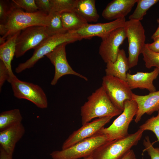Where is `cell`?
I'll list each match as a JSON object with an SVG mask.
<instances>
[{
    "instance_id": "8fae6325",
    "label": "cell",
    "mask_w": 159,
    "mask_h": 159,
    "mask_svg": "<svg viewBox=\"0 0 159 159\" xmlns=\"http://www.w3.org/2000/svg\"><path fill=\"white\" fill-rule=\"evenodd\" d=\"M67 44L65 43L59 45L46 55L54 67V74L51 82L52 85H55L59 78L66 75H73L88 80L87 77L75 71L69 64L66 52Z\"/></svg>"
},
{
    "instance_id": "52a82bcc",
    "label": "cell",
    "mask_w": 159,
    "mask_h": 159,
    "mask_svg": "<svg viewBox=\"0 0 159 159\" xmlns=\"http://www.w3.org/2000/svg\"><path fill=\"white\" fill-rule=\"evenodd\" d=\"M7 81L11 84L15 97L27 100L40 108L47 107L48 103L46 95L38 85L21 81L16 75L9 78Z\"/></svg>"
},
{
    "instance_id": "2e32d148",
    "label": "cell",
    "mask_w": 159,
    "mask_h": 159,
    "mask_svg": "<svg viewBox=\"0 0 159 159\" xmlns=\"http://www.w3.org/2000/svg\"><path fill=\"white\" fill-rule=\"evenodd\" d=\"M159 74V69L157 68L150 72H137L134 74L127 73L126 81L132 90L138 88L152 92L156 91L153 82Z\"/></svg>"
},
{
    "instance_id": "4316f807",
    "label": "cell",
    "mask_w": 159,
    "mask_h": 159,
    "mask_svg": "<svg viewBox=\"0 0 159 159\" xmlns=\"http://www.w3.org/2000/svg\"><path fill=\"white\" fill-rule=\"evenodd\" d=\"M77 0H50L52 11L59 13L74 10Z\"/></svg>"
},
{
    "instance_id": "6da1fadb",
    "label": "cell",
    "mask_w": 159,
    "mask_h": 159,
    "mask_svg": "<svg viewBox=\"0 0 159 159\" xmlns=\"http://www.w3.org/2000/svg\"><path fill=\"white\" fill-rule=\"evenodd\" d=\"M11 1L7 19L4 24L6 33L1 37L3 38L6 40L16 33L30 26H48L49 14L39 10L33 13L24 12Z\"/></svg>"
},
{
    "instance_id": "7402d4cb",
    "label": "cell",
    "mask_w": 159,
    "mask_h": 159,
    "mask_svg": "<svg viewBox=\"0 0 159 159\" xmlns=\"http://www.w3.org/2000/svg\"><path fill=\"white\" fill-rule=\"evenodd\" d=\"M63 25L67 32H75L88 23L74 10L60 13Z\"/></svg>"
},
{
    "instance_id": "ffe728a7",
    "label": "cell",
    "mask_w": 159,
    "mask_h": 159,
    "mask_svg": "<svg viewBox=\"0 0 159 159\" xmlns=\"http://www.w3.org/2000/svg\"><path fill=\"white\" fill-rule=\"evenodd\" d=\"M21 31H19L7 38L5 42L0 46V59L4 64L11 77L15 75L11 68V62L15 56L17 37Z\"/></svg>"
},
{
    "instance_id": "4fadbf2b",
    "label": "cell",
    "mask_w": 159,
    "mask_h": 159,
    "mask_svg": "<svg viewBox=\"0 0 159 159\" xmlns=\"http://www.w3.org/2000/svg\"><path fill=\"white\" fill-rule=\"evenodd\" d=\"M110 116L98 118L82 125L73 132L63 142L62 149L67 148L97 134L112 118Z\"/></svg>"
},
{
    "instance_id": "d590c367",
    "label": "cell",
    "mask_w": 159,
    "mask_h": 159,
    "mask_svg": "<svg viewBox=\"0 0 159 159\" xmlns=\"http://www.w3.org/2000/svg\"><path fill=\"white\" fill-rule=\"evenodd\" d=\"M135 157L134 151L131 149L121 159H133Z\"/></svg>"
},
{
    "instance_id": "7a4b0ae2",
    "label": "cell",
    "mask_w": 159,
    "mask_h": 159,
    "mask_svg": "<svg viewBox=\"0 0 159 159\" xmlns=\"http://www.w3.org/2000/svg\"><path fill=\"white\" fill-rule=\"evenodd\" d=\"M122 111L112 103L101 86L87 98L81 107L80 115L82 125L95 118L119 115Z\"/></svg>"
},
{
    "instance_id": "5bb4252c",
    "label": "cell",
    "mask_w": 159,
    "mask_h": 159,
    "mask_svg": "<svg viewBox=\"0 0 159 159\" xmlns=\"http://www.w3.org/2000/svg\"><path fill=\"white\" fill-rule=\"evenodd\" d=\"M126 21L125 18L105 23L87 24L80 29L74 32L82 39H89L97 36L102 39L114 30L124 27Z\"/></svg>"
},
{
    "instance_id": "484cf974",
    "label": "cell",
    "mask_w": 159,
    "mask_h": 159,
    "mask_svg": "<svg viewBox=\"0 0 159 159\" xmlns=\"http://www.w3.org/2000/svg\"><path fill=\"white\" fill-rule=\"evenodd\" d=\"M141 53L146 68L150 69L154 67L159 69V53L155 52L150 50L145 44Z\"/></svg>"
},
{
    "instance_id": "603a6c76",
    "label": "cell",
    "mask_w": 159,
    "mask_h": 159,
    "mask_svg": "<svg viewBox=\"0 0 159 159\" xmlns=\"http://www.w3.org/2000/svg\"><path fill=\"white\" fill-rule=\"evenodd\" d=\"M22 119L20 111L18 109H14L1 112L0 114V131L21 123Z\"/></svg>"
},
{
    "instance_id": "d6a6232c",
    "label": "cell",
    "mask_w": 159,
    "mask_h": 159,
    "mask_svg": "<svg viewBox=\"0 0 159 159\" xmlns=\"http://www.w3.org/2000/svg\"><path fill=\"white\" fill-rule=\"evenodd\" d=\"M39 10L49 14L52 11L50 0H35Z\"/></svg>"
},
{
    "instance_id": "e0dca14e",
    "label": "cell",
    "mask_w": 159,
    "mask_h": 159,
    "mask_svg": "<svg viewBox=\"0 0 159 159\" xmlns=\"http://www.w3.org/2000/svg\"><path fill=\"white\" fill-rule=\"evenodd\" d=\"M24 127L20 123L0 131V147L8 154L13 155L16 143L25 132Z\"/></svg>"
},
{
    "instance_id": "277c9868",
    "label": "cell",
    "mask_w": 159,
    "mask_h": 159,
    "mask_svg": "<svg viewBox=\"0 0 159 159\" xmlns=\"http://www.w3.org/2000/svg\"><path fill=\"white\" fill-rule=\"evenodd\" d=\"M81 39L74 32H69L50 36L34 49L32 56L25 62L20 63L16 68L15 71L19 73L32 67L39 59L62 44H69Z\"/></svg>"
},
{
    "instance_id": "7c38bea8",
    "label": "cell",
    "mask_w": 159,
    "mask_h": 159,
    "mask_svg": "<svg viewBox=\"0 0 159 159\" xmlns=\"http://www.w3.org/2000/svg\"><path fill=\"white\" fill-rule=\"evenodd\" d=\"M124 27L117 28L102 39L99 53L104 62H114L116 60L120 46L126 38Z\"/></svg>"
},
{
    "instance_id": "83f0119b",
    "label": "cell",
    "mask_w": 159,
    "mask_h": 159,
    "mask_svg": "<svg viewBox=\"0 0 159 159\" xmlns=\"http://www.w3.org/2000/svg\"><path fill=\"white\" fill-rule=\"evenodd\" d=\"M139 129L144 131L149 130L153 132L155 135L157 141L159 143V110L156 116H153L148 119L139 127Z\"/></svg>"
},
{
    "instance_id": "44dd1931",
    "label": "cell",
    "mask_w": 159,
    "mask_h": 159,
    "mask_svg": "<svg viewBox=\"0 0 159 159\" xmlns=\"http://www.w3.org/2000/svg\"><path fill=\"white\" fill-rule=\"evenodd\" d=\"M95 0H77L74 10L88 23L96 22L99 17Z\"/></svg>"
},
{
    "instance_id": "1f68e13d",
    "label": "cell",
    "mask_w": 159,
    "mask_h": 159,
    "mask_svg": "<svg viewBox=\"0 0 159 159\" xmlns=\"http://www.w3.org/2000/svg\"><path fill=\"white\" fill-rule=\"evenodd\" d=\"M11 77L9 72L3 62L0 60V89L6 80L7 81Z\"/></svg>"
},
{
    "instance_id": "9a60e30c",
    "label": "cell",
    "mask_w": 159,
    "mask_h": 159,
    "mask_svg": "<svg viewBox=\"0 0 159 159\" xmlns=\"http://www.w3.org/2000/svg\"><path fill=\"white\" fill-rule=\"evenodd\" d=\"M132 100L137 103L138 109L135 122L138 123L145 114L151 115L159 110V90L150 92L148 95H141L133 93Z\"/></svg>"
},
{
    "instance_id": "ba28073f",
    "label": "cell",
    "mask_w": 159,
    "mask_h": 159,
    "mask_svg": "<svg viewBox=\"0 0 159 159\" xmlns=\"http://www.w3.org/2000/svg\"><path fill=\"white\" fill-rule=\"evenodd\" d=\"M128 43V58L130 68L137 65L139 55L144 46L145 30L139 21H126L124 26Z\"/></svg>"
},
{
    "instance_id": "d4e9b609",
    "label": "cell",
    "mask_w": 159,
    "mask_h": 159,
    "mask_svg": "<svg viewBox=\"0 0 159 159\" xmlns=\"http://www.w3.org/2000/svg\"><path fill=\"white\" fill-rule=\"evenodd\" d=\"M158 0H137V6L133 13L129 17V20H142L147 11L157 3Z\"/></svg>"
},
{
    "instance_id": "e575fe53",
    "label": "cell",
    "mask_w": 159,
    "mask_h": 159,
    "mask_svg": "<svg viewBox=\"0 0 159 159\" xmlns=\"http://www.w3.org/2000/svg\"><path fill=\"white\" fill-rule=\"evenodd\" d=\"M13 155L8 153L1 147H0V159H12Z\"/></svg>"
},
{
    "instance_id": "ac0fdd59",
    "label": "cell",
    "mask_w": 159,
    "mask_h": 159,
    "mask_svg": "<svg viewBox=\"0 0 159 159\" xmlns=\"http://www.w3.org/2000/svg\"><path fill=\"white\" fill-rule=\"evenodd\" d=\"M137 0H113L103 10L102 16L105 19L116 20L125 18L131 11Z\"/></svg>"
},
{
    "instance_id": "5b68a950",
    "label": "cell",
    "mask_w": 159,
    "mask_h": 159,
    "mask_svg": "<svg viewBox=\"0 0 159 159\" xmlns=\"http://www.w3.org/2000/svg\"><path fill=\"white\" fill-rule=\"evenodd\" d=\"M108 141L104 134H96L64 149L52 152V159H78L91 155L95 149Z\"/></svg>"
},
{
    "instance_id": "4dcf8cb0",
    "label": "cell",
    "mask_w": 159,
    "mask_h": 159,
    "mask_svg": "<svg viewBox=\"0 0 159 159\" xmlns=\"http://www.w3.org/2000/svg\"><path fill=\"white\" fill-rule=\"evenodd\" d=\"M11 3L8 1H0V23L4 24L8 18Z\"/></svg>"
},
{
    "instance_id": "cb8c5ba5",
    "label": "cell",
    "mask_w": 159,
    "mask_h": 159,
    "mask_svg": "<svg viewBox=\"0 0 159 159\" xmlns=\"http://www.w3.org/2000/svg\"><path fill=\"white\" fill-rule=\"evenodd\" d=\"M49 14V22L46 27L47 33L49 36L67 32L63 27L60 13L52 11Z\"/></svg>"
},
{
    "instance_id": "74e56055",
    "label": "cell",
    "mask_w": 159,
    "mask_h": 159,
    "mask_svg": "<svg viewBox=\"0 0 159 159\" xmlns=\"http://www.w3.org/2000/svg\"><path fill=\"white\" fill-rule=\"evenodd\" d=\"M6 33V29L4 24H0V34L2 37Z\"/></svg>"
},
{
    "instance_id": "8992f818",
    "label": "cell",
    "mask_w": 159,
    "mask_h": 159,
    "mask_svg": "<svg viewBox=\"0 0 159 159\" xmlns=\"http://www.w3.org/2000/svg\"><path fill=\"white\" fill-rule=\"evenodd\" d=\"M138 109L136 102L132 100H126L122 113L109 126L101 129L97 133L106 135L108 141L124 138L128 134L129 125Z\"/></svg>"
},
{
    "instance_id": "f546056e",
    "label": "cell",
    "mask_w": 159,
    "mask_h": 159,
    "mask_svg": "<svg viewBox=\"0 0 159 159\" xmlns=\"http://www.w3.org/2000/svg\"><path fill=\"white\" fill-rule=\"evenodd\" d=\"M143 144L145 147L143 152L146 151L151 159H159V148H155L153 146L148 136L145 137Z\"/></svg>"
},
{
    "instance_id": "ab89813d",
    "label": "cell",
    "mask_w": 159,
    "mask_h": 159,
    "mask_svg": "<svg viewBox=\"0 0 159 159\" xmlns=\"http://www.w3.org/2000/svg\"><path fill=\"white\" fill-rule=\"evenodd\" d=\"M83 159H93L92 155L83 158Z\"/></svg>"
},
{
    "instance_id": "f35d334b",
    "label": "cell",
    "mask_w": 159,
    "mask_h": 159,
    "mask_svg": "<svg viewBox=\"0 0 159 159\" xmlns=\"http://www.w3.org/2000/svg\"><path fill=\"white\" fill-rule=\"evenodd\" d=\"M6 40L3 38L1 37H0V45L4 44L6 41Z\"/></svg>"
},
{
    "instance_id": "836d02e7",
    "label": "cell",
    "mask_w": 159,
    "mask_h": 159,
    "mask_svg": "<svg viewBox=\"0 0 159 159\" xmlns=\"http://www.w3.org/2000/svg\"><path fill=\"white\" fill-rule=\"evenodd\" d=\"M151 43L145 44V45L150 50L156 53H159V36L154 40Z\"/></svg>"
},
{
    "instance_id": "d6986e66",
    "label": "cell",
    "mask_w": 159,
    "mask_h": 159,
    "mask_svg": "<svg viewBox=\"0 0 159 159\" xmlns=\"http://www.w3.org/2000/svg\"><path fill=\"white\" fill-rule=\"evenodd\" d=\"M130 69L125 51L120 49L116 60L106 63V75L112 76L126 81L127 72Z\"/></svg>"
},
{
    "instance_id": "f1b7e54d",
    "label": "cell",
    "mask_w": 159,
    "mask_h": 159,
    "mask_svg": "<svg viewBox=\"0 0 159 159\" xmlns=\"http://www.w3.org/2000/svg\"><path fill=\"white\" fill-rule=\"evenodd\" d=\"M18 7L24 9L26 12L33 13L39 10L34 0H12Z\"/></svg>"
},
{
    "instance_id": "3957f363",
    "label": "cell",
    "mask_w": 159,
    "mask_h": 159,
    "mask_svg": "<svg viewBox=\"0 0 159 159\" xmlns=\"http://www.w3.org/2000/svg\"><path fill=\"white\" fill-rule=\"evenodd\" d=\"M144 132L139 129L124 138L107 141L93 153V159H121L132 147L137 144Z\"/></svg>"
},
{
    "instance_id": "8d00e7d4",
    "label": "cell",
    "mask_w": 159,
    "mask_h": 159,
    "mask_svg": "<svg viewBox=\"0 0 159 159\" xmlns=\"http://www.w3.org/2000/svg\"><path fill=\"white\" fill-rule=\"evenodd\" d=\"M157 21L158 24V27L155 32L153 34L151 37V39L153 40L159 36V18L157 19Z\"/></svg>"
},
{
    "instance_id": "60d3db41",
    "label": "cell",
    "mask_w": 159,
    "mask_h": 159,
    "mask_svg": "<svg viewBox=\"0 0 159 159\" xmlns=\"http://www.w3.org/2000/svg\"><path fill=\"white\" fill-rule=\"evenodd\" d=\"M133 159H137L136 158V157H135Z\"/></svg>"
},
{
    "instance_id": "9c48e42d",
    "label": "cell",
    "mask_w": 159,
    "mask_h": 159,
    "mask_svg": "<svg viewBox=\"0 0 159 159\" xmlns=\"http://www.w3.org/2000/svg\"><path fill=\"white\" fill-rule=\"evenodd\" d=\"M102 86L113 105L122 111L125 102L132 100L133 93L125 81L105 75L102 78Z\"/></svg>"
},
{
    "instance_id": "30bf717a",
    "label": "cell",
    "mask_w": 159,
    "mask_h": 159,
    "mask_svg": "<svg viewBox=\"0 0 159 159\" xmlns=\"http://www.w3.org/2000/svg\"><path fill=\"white\" fill-rule=\"evenodd\" d=\"M49 37L46 26H33L23 29L16 39L15 56L16 58L22 56L29 50L34 49Z\"/></svg>"
}]
</instances>
